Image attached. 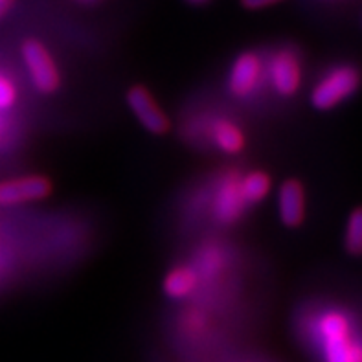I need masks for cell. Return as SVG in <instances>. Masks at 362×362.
Listing matches in <instances>:
<instances>
[{
  "mask_svg": "<svg viewBox=\"0 0 362 362\" xmlns=\"http://www.w3.org/2000/svg\"><path fill=\"white\" fill-rule=\"evenodd\" d=\"M324 362H362V337L344 309L329 308L315 324Z\"/></svg>",
  "mask_w": 362,
  "mask_h": 362,
  "instance_id": "cell-1",
  "label": "cell"
},
{
  "mask_svg": "<svg viewBox=\"0 0 362 362\" xmlns=\"http://www.w3.org/2000/svg\"><path fill=\"white\" fill-rule=\"evenodd\" d=\"M362 85V74L355 64H337L322 76L311 92V105L317 110H333L354 96Z\"/></svg>",
  "mask_w": 362,
  "mask_h": 362,
  "instance_id": "cell-2",
  "label": "cell"
},
{
  "mask_svg": "<svg viewBox=\"0 0 362 362\" xmlns=\"http://www.w3.org/2000/svg\"><path fill=\"white\" fill-rule=\"evenodd\" d=\"M21 55L35 90L41 94H54L61 85V76L50 50L41 41L28 39L21 46Z\"/></svg>",
  "mask_w": 362,
  "mask_h": 362,
  "instance_id": "cell-3",
  "label": "cell"
},
{
  "mask_svg": "<svg viewBox=\"0 0 362 362\" xmlns=\"http://www.w3.org/2000/svg\"><path fill=\"white\" fill-rule=\"evenodd\" d=\"M125 100H127V105L134 118L140 122V125L147 133L155 134V136H164L165 133H170V118L165 116L164 110L158 107L153 94L146 87L133 85L125 94Z\"/></svg>",
  "mask_w": 362,
  "mask_h": 362,
  "instance_id": "cell-4",
  "label": "cell"
},
{
  "mask_svg": "<svg viewBox=\"0 0 362 362\" xmlns=\"http://www.w3.org/2000/svg\"><path fill=\"white\" fill-rule=\"evenodd\" d=\"M52 182L41 175L18 177L0 182V206H15L24 202H37L52 195Z\"/></svg>",
  "mask_w": 362,
  "mask_h": 362,
  "instance_id": "cell-5",
  "label": "cell"
},
{
  "mask_svg": "<svg viewBox=\"0 0 362 362\" xmlns=\"http://www.w3.org/2000/svg\"><path fill=\"white\" fill-rule=\"evenodd\" d=\"M269 81L278 96L291 98L302 85V64L293 50H281L269 63Z\"/></svg>",
  "mask_w": 362,
  "mask_h": 362,
  "instance_id": "cell-6",
  "label": "cell"
},
{
  "mask_svg": "<svg viewBox=\"0 0 362 362\" xmlns=\"http://www.w3.org/2000/svg\"><path fill=\"white\" fill-rule=\"evenodd\" d=\"M263 78V59L256 52H245L234 61L228 76V90L234 98H248Z\"/></svg>",
  "mask_w": 362,
  "mask_h": 362,
  "instance_id": "cell-7",
  "label": "cell"
},
{
  "mask_svg": "<svg viewBox=\"0 0 362 362\" xmlns=\"http://www.w3.org/2000/svg\"><path fill=\"white\" fill-rule=\"evenodd\" d=\"M278 214L280 221L287 228H298L305 221L308 204H305V189L296 179H287L278 189Z\"/></svg>",
  "mask_w": 362,
  "mask_h": 362,
  "instance_id": "cell-8",
  "label": "cell"
},
{
  "mask_svg": "<svg viewBox=\"0 0 362 362\" xmlns=\"http://www.w3.org/2000/svg\"><path fill=\"white\" fill-rule=\"evenodd\" d=\"M245 206L247 204H245L241 192H239L238 179L230 177V179H226L225 182L221 184L219 192L216 195V202H214L216 219L223 223V225H232L243 214Z\"/></svg>",
  "mask_w": 362,
  "mask_h": 362,
  "instance_id": "cell-9",
  "label": "cell"
},
{
  "mask_svg": "<svg viewBox=\"0 0 362 362\" xmlns=\"http://www.w3.org/2000/svg\"><path fill=\"white\" fill-rule=\"evenodd\" d=\"M211 138H214V144H216L217 149L230 156L239 155L247 146V136L241 131V127H238L230 119L217 122L214 125V131H211Z\"/></svg>",
  "mask_w": 362,
  "mask_h": 362,
  "instance_id": "cell-10",
  "label": "cell"
},
{
  "mask_svg": "<svg viewBox=\"0 0 362 362\" xmlns=\"http://www.w3.org/2000/svg\"><path fill=\"white\" fill-rule=\"evenodd\" d=\"M197 274L192 267L180 265L171 269L164 278V293L171 300H182L197 287Z\"/></svg>",
  "mask_w": 362,
  "mask_h": 362,
  "instance_id": "cell-11",
  "label": "cell"
},
{
  "mask_svg": "<svg viewBox=\"0 0 362 362\" xmlns=\"http://www.w3.org/2000/svg\"><path fill=\"white\" fill-rule=\"evenodd\" d=\"M239 192L243 197L245 204H257L269 195L271 192V177L265 171H250L238 180Z\"/></svg>",
  "mask_w": 362,
  "mask_h": 362,
  "instance_id": "cell-12",
  "label": "cell"
},
{
  "mask_svg": "<svg viewBox=\"0 0 362 362\" xmlns=\"http://www.w3.org/2000/svg\"><path fill=\"white\" fill-rule=\"evenodd\" d=\"M344 248L349 256H362V206L349 214L344 232Z\"/></svg>",
  "mask_w": 362,
  "mask_h": 362,
  "instance_id": "cell-13",
  "label": "cell"
},
{
  "mask_svg": "<svg viewBox=\"0 0 362 362\" xmlns=\"http://www.w3.org/2000/svg\"><path fill=\"white\" fill-rule=\"evenodd\" d=\"M17 101V90L6 76H0V110H8Z\"/></svg>",
  "mask_w": 362,
  "mask_h": 362,
  "instance_id": "cell-14",
  "label": "cell"
},
{
  "mask_svg": "<svg viewBox=\"0 0 362 362\" xmlns=\"http://www.w3.org/2000/svg\"><path fill=\"white\" fill-rule=\"evenodd\" d=\"M281 0H241V6L247 9H262L267 8V6L278 4Z\"/></svg>",
  "mask_w": 362,
  "mask_h": 362,
  "instance_id": "cell-15",
  "label": "cell"
},
{
  "mask_svg": "<svg viewBox=\"0 0 362 362\" xmlns=\"http://www.w3.org/2000/svg\"><path fill=\"white\" fill-rule=\"evenodd\" d=\"M11 2H13V0H0V21H2V18H4V15L9 11V8H11Z\"/></svg>",
  "mask_w": 362,
  "mask_h": 362,
  "instance_id": "cell-16",
  "label": "cell"
},
{
  "mask_svg": "<svg viewBox=\"0 0 362 362\" xmlns=\"http://www.w3.org/2000/svg\"><path fill=\"white\" fill-rule=\"evenodd\" d=\"M192 2H204V0H192Z\"/></svg>",
  "mask_w": 362,
  "mask_h": 362,
  "instance_id": "cell-17",
  "label": "cell"
}]
</instances>
